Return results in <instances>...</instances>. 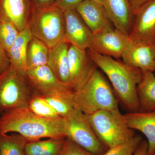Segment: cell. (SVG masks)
Returning a JSON list of instances; mask_svg holds the SVG:
<instances>
[{
    "mask_svg": "<svg viewBox=\"0 0 155 155\" xmlns=\"http://www.w3.org/2000/svg\"><path fill=\"white\" fill-rule=\"evenodd\" d=\"M131 41L129 35L112 27L93 35L89 49L103 55L119 59Z\"/></svg>",
    "mask_w": 155,
    "mask_h": 155,
    "instance_id": "cell-10",
    "label": "cell"
},
{
    "mask_svg": "<svg viewBox=\"0 0 155 155\" xmlns=\"http://www.w3.org/2000/svg\"><path fill=\"white\" fill-rule=\"evenodd\" d=\"M86 51L96 66L107 77L118 100L124 107L129 112L139 111L137 87L142 72L119 59L103 55L89 49Z\"/></svg>",
    "mask_w": 155,
    "mask_h": 155,
    "instance_id": "cell-2",
    "label": "cell"
},
{
    "mask_svg": "<svg viewBox=\"0 0 155 155\" xmlns=\"http://www.w3.org/2000/svg\"><path fill=\"white\" fill-rule=\"evenodd\" d=\"M153 155H155V153H154V154Z\"/></svg>",
    "mask_w": 155,
    "mask_h": 155,
    "instance_id": "cell-35",
    "label": "cell"
},
{
    "mask_svg": "<svg viewBox=\"0 0 155 155\" xmlns=\"http://www.w3.org/2000/svg\"><path fill=\"white\" fill-rule=\"evenodd\" d=\"M28 23L32 35L50 49L65 40L64 12L55 5L35 7Z\"/></svg>",
    "mask_w": 155,
    "mask_h": 155,
    "instance_id": "cell-5",
    "label": "cell"
},
{
    "mask_svg": "<svg viewBox=\"0 0 155 155\" xmlns=\"http://www.w3.org/2000/svg\"><path fill=\"white\" fill-rule=\"evenodd\" d=\"M25 77L35 94L72 100L73 92L58 79L47 65L28 69Z\"/></svg>",
    "mask_w": 155,
    "mask_h": 155,
    "instance_id": "cell-8",
    "label": "cell"
},
{
    "mask_svg": "<svg viewBox=\"0 0 155 155\" xmlns=\"http://www.w3.org/2000/svg\"><path fill=\"white\" fill-rule=\"evenodd\" d=\"M35 7L31 0H0V16L20 31L27 26Z\"/></svg>",
    "mask_w": 155,
    "mask_h": 155,
    "instance_id": "cell-15",
    "label": "cell"
},
{
    "mask_svg": "<svg viewBox=\"0 0 155 155\" xmlns=\"http://www.w3.org/2000/svg\"><path fill=\"white\" fill-rule=\"evenodd\" d=\"M28 108L34 114L43 118L51 119L60 117L45 97L35 94L29 101Z\"/></svg>",
    "mask_w": 155,
    "mask_h": 155,
    "instance_id": "cell-25",
    "label": "cell"
},
{
    "mask_svg": "<svg viewBox=\"0 0 155 155\" xmlns=\"http://www.w3.org/2000/svg\"><path fill=\"white\" fill-rule=\"evenodd\" d=\"M150 1V0H130L133 14L143 5Z\"/></svg>",
    "mask_w": 155,
    "mask_h": 155,
    "instance_id": "cell-32",
    "label": "cell"
},
{
    "mask_svg": "<svg viewBox=\"0 0 155 155\" xmlns=\"http://www.w3.org/2000/svg\"><path fill=\"white\" fill-rule=\"evenodd\" d=\"M84 0H55L54 5L63 11L75 9Z\"/></svg>",
    "mask_w": 155,
    "mask_h": 155,
    "instance_id": "cell-29",
    "label": "cell"
},
{
    "mask_svg": "<svg viewBox=\"0 0 155 155\" xmlns=\"http://www.w3.org/2000/svg\"><path fill=\"white\" fill-rule=\"evenodd\" d=\"M19 31L12 22L0 16V46L7 53L17 39Z\"/></svg>",
    "mask_w": 155,
    "mask_h": 155,
    "instance_id": "cell-24",
    "label": "cell"
},
{
    "mask_svg": "<svg viewBox=\"0 0 155 155\" xmlns=\"http://www.w3.org/2000/svg\"><path fill=\"white\" fill-rule=\"evenodd\" d=\"M65 40L69 44L87 51L91 46L93 34L75 9L64 11Z\"/></svg>",
    "mask_w": 155,
    "mask_h": 155,
    "instance_id": "cell-12",
    "label": "cell"
},
{
    "mask_svg": "<svg viewBox=\"0 0 155 155\" xmlns=\"http://www.w3.org/2000/svg\"><path fill=\"white\" fill-rule=\"evenodd\" d=\"M34 94L25 76L10 65L0 75V114L27 107Z\"/></svg>",
    "mask_w": 155,
    "mask_h": 155,
    "instance_id": "cell-6",
    "label": "cell"
},
{
    "mask_svg": "<svg viewBox=\"0 0 155 155\" xmlns=\"http://www.w3.org/2000/svg\"><path fill=\"white\" fill-rule=\"evenodd\" d=\"M122 61L129 67L142 73L155 70V45L131 41L122 57Z\"/></svg>",
    "mask_w": 155,
    "mask_h": 155,
    "instance_id": "cell-13",
    "label": "cell"
},
{
    "mask_svg": "<svg viewBox=\"0 0 155 155\" xmlns=\"http://www.w3.org/2000/svg\"><path fill=\"white\" fill-rule=\"evenodd\" d=\"M64 119L66 137L94 154L102 155L107 151L108 149L97 137L87 115L77 110Z\"/></svg>",
    "mask_w": 155,
    "mask_h": 155,
    "instance_id": "cell-7",
    "label": "cell"
},
{
    "mask_svg": "<svg viewBox=\"0 0 155 155\" xmlns=\"http://www.w3.org/2000/svg\"><path fill=\"white\" fill-rule=\"evenodd\" d=\"M92 1H94V2H96L99 3V4L102 5V0H92Z\"/></svg>",
    "mask_w": 155,
    "mask_h": 155,
    "instance_id": "cell-34",
    "label": "cell"
},
{
    "mask_svg": "<svg viewBox=\"0 0 155 155\" xmlns=\"http://www.w3.org/2000/svg\"><path fill=\"white\" fill-rule=\"evenodd\" d=\"M126 124L130 128L143 134L148 144V154L155 153V112H129L124 114Z\"/></svg>",
    "mask_w": 155,
    "mask_h": 155,
    "instance_id": "cell-17",
    "label": "cell"
},
{
    "mask_svg": "<svg viewBox=\"0 0 155 155\" xmlns=\"http://www.w3.org/2000/svg\"><path fill=\"white\" fill-rule=\"evenodd\" d=\"M18 134L28 142L44 138H65L64 118H45L27 107L14 109L0 116V135Z\"/></svg>",
    "mask_w": 155,
    "mask_h": 155,
    "instance_id": "cell-1",
    "label": "cell"
},
{
    "mask_svg": "<svg viewBox=\"0 0 155 155\" xmlns=\"http://www.w3.org/2000/svg\"><path fill=\"white\" fill-rule=\"evenodd\" d=\"M74 107L87 115L119 109V100L106 77L97 67L82 87L73 92Z\"/></svg>",
    "mask_w": 155,
    "mask_h": 155,
    "instance_id": "cell-3",
    "label": "cell"
},
{
    "mask_svg": "<svg viewBox=\"0 0 155 155\" xmlns=\"http://www.w3.org/2000/svg\"><path fill=\"white\" fill-rule=\"evenodd\" d=\"M35 7H42L54 5L55 0H31Z\"/></svg>",
    "mask_w": 155,
    "mask_h": 155,
    "instance_id": "cell-33",
    "label": "cell"
},
{
    "mask_svg": "<svg viewBox=\"0 0 155 155\" xmlns=\"http://www.w3.org/2000/svg\"><path fill=\"white\" fill-rule=\"evenodd\" d=\"M87 116L97 137L108 149L124 143L135 135L119 109L100 111Z\"/></svg>",
    "mask_w": 155,
    "mask_h": 155,
    "instance_id": "cell-4",
    "label": "cell"
},
{
    "mask_svg": "<svg viewBox=\"0 0 155 155\" xmlns=\"http://www.w3.org/2000/svg\"><path fill=\"white\" fill-rule=\"evenodd\" d=\"M129 38L142 44H155V0H150L133 14Z\"/></svg>",
    "mask_w": 155,
    "mask_h": 155,
    "instance_id": "cell-9",
    "label": "cell"
},
{
    "mask_svg": "<svg viewBox=\"0 0 155 155\" xmlns=\"http://www.w3.org/2000/svg\"><path fill=\"white\" fill-rule=\"evenodd\" d=\"M49 50L43 42L32 35L27 48V70L47 65Z\"/></svg>",
    "mask_w": 155,
    "mask_h": 155,
    "instance_id": "cell-21",
    "label": "cell"
},
{
    "mask_svg": "<svg viewBox=\"0 0 155 155\" xmlns=\"http://www.w3.org/2000/svg\"><path fill=\"white\" fill-rule=\"evenodd\" d=\"M142 140L141 136L135 134L129 140L108 149L104 153L101 155H133L137 147Z\"/></svg>",
    "mask_w": 155,
    "mask_h": 155,
    "instance_id": "cell-27",
    "label": "cell"
},
{
    "mask_svg": "<svg viewBox=\"0 0 155 155\" xmlns=\"http://www.w3.org/2000/svg\"><path fill=\"white\" fill-rule=\"evenodd\" d=\"M59 155H97L87 151L66 137Z\"/></svg>",
    "mask_w": 155,
    "mask_h": 155,
    "instance_id": "cell-28",
    "label": "cell"
},
{
    "mask_svg": "<svg viewBox=\"0 0 155 155\" xmlns=\"http://www.w3.org/2000/svg\"><path fill=\"white\" fill-rule=\"evenodd\" d=\"M75 10L93 35L114 27L101 4L92 0H84Z\"/></svg>",
    "mask_w": 155,
    "mask_h": 155,
    "instance_id": "cell-14",
    "label": "cell"
},
{
    "mask_svg": "<svg viewBox=\"0 0 155 155\" xmlns=\"http://www.w3.org/2000/svg\"><path fill=\"white\" fill-rule=\"evenodd\" d=\"M1 114H0V116H1Z\"/></svg>",
    "mask_w": 155,
    "mask_h": 155,
    "instance_id": "cell-36",
    "label": "cell"
},
{
    "mask_svg": "<svg viewBox=\"0 0 155 155\" xmlns=\"http://www.w3.org/2000/svg\"><path fill=\"white\" fill-rule=\"evenodd\" d=\"M32 37L28 24L25 28L19 31L17 39L7 53L10 60V65L24 76L27 70V48Z\"/></svg>",
    "mask_w": 155,
    "mask_h": 155,
    "instance_id": "cell-19",
    "label": "cell"
},
{
    "mask_svg": "<svg viewBox=\"0 0 155 155\" xmlns=\"http://www.w3.org/2000/svg\"><path fill=\"white\" fill-rule=\"evenodd\" d=\"M133 155H149L148 154V144L147 140H142L137 147Z\"/></svg>",
    "mask_w": 155,
    "mask_h": 155,
    "instance_id": "cell-31",
    "label": "cell"
},
{
    "mask_svg": "<svg viewBox=\"0 0 155 155\" xmlns=\"http://www.w3.org/2000/svg\"><path fill=\"white\" fill-rule=\"evenodd\" d=\"M139 111H155V76L153 72L142 73L137 87Z\"/></svg>",
    "mask_w": 155,
    "mask_h": 155,
    "instance_id": "cell-20",
    "label": "cell"
},
{
    "mask_svg": "<svg viewBox=\"0 0 155 155\" xmlns=\"http://www.w3.org/2000/svg\"></svg>",
    "mask_w": 155,
    "mask_h": 155,
    "instance_id": "cell-38",
    "label": "cell"
},
{
    "mask_svg": "<svg viewBox=\"0 0 155 155\" xmlns=\"http://www.w3.org/2000/svg\"><path fill=\"white\" fill-rule=\"evenodd\" d=\"M69 44L64 40L50 48L47 65L58 79L69 88Z\"/></svg>",
    "mask_w": 155,
    "mask_h": 155,
    "instance_id": "cell-18",
    "label": "cell"
},
{
    "mask_svg": "<svg viewBox=\"0 0 155 155\" xmlns=\"http://www.w3.org/2000/svg\"><path fill=\"white\" fill-rule=\"evenodd\" d=\"M68 61L69 88L73 92L80 90L97 68L88 57L86 51L69 44Z\"/></svg>",
    "mask_w": 155,
    "mask_h": 155,
    "instance_id": "cell-11",
    "label": "cell"
},
{
    "mask_svg": "<svg viewBox=\"0 0 155 155\" xmlns=\"http://www.w3.org/2000/svg\"><path fill=\"white\" fill-rule=\"evenodd\" d=\"M27 142L17 133L0 135V155H25Z\"/></svg>",
    "mask_w": 155,
    "mask_h": 155,
    "instance_id": "cell-23",
    "label": "cell"
},
{
    "mask_svg": "<svg viewBox=\"0 0 155 155\" xmlns=\"http://www.w3.org/2000/svg\"><path fill=\"white\" fill-rule=\"evenodd\" d=\"M102 5L114 28L129 35L133 16L130 0H102Z\"/></svg>",
    "mask_w": 155,
    "mask_h": 155,
    "instance_id": "cell-16",
    "label": "cell"
},
{
    "mask_svg": "<svg viewBox=\"0 0 155 155\" xmlns=\"http://www.w3.org/2000/svg\"><path fill=\"white\" fill-rule=\"evenodd\" d=\"M60 117L66 118L77 109L74 107L72 100L58 96L43 97Z\"/></svg>",
    "mask_w": 155,
    "mask_h": 155,
    "instance_id": "cell-26",
    "label": "cell"
},
{
    "mask_svg": "<svg viewBox=\"0 0 155 155\" xmlns=\"http://www.w3.org/2000/svg\"><path fill=\"white\" fill-rule=\"evenodd\" d=\"M65 138H48L27 142L25 155H59Z\"/></svg>",
    "mask_w": 155,
    "mask_h": 155,
    "instance_id": "cell-22",
    "label": "cell"
},
{
    "mask_svg": "<svg viewBox=\"0 0 155 155\" xmlns=\"http://www.w3.org/2000/svg\"></svg>",
    "mask_w": 155,
    "mask_h": 155,
    "instance_id": "cell-37",
    "label": "cell"
},
{
    "mask_svg": "<svg viewBox=\"0 0 155 155\" xmlns=\"http://www.w3.org/2000/svg\"><path fill=\"white\" fill-rule=\"evenodd\" d=\"M10 66V61L5 50L0 46V75Z\"/></svg>",
    "mask_w": 155,
    "mask_h": 155,
    "instance_id": "cell-30",
    "label": "cell"
}]
</instances>
